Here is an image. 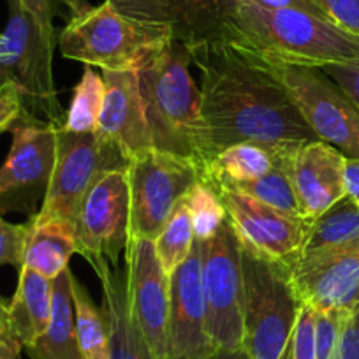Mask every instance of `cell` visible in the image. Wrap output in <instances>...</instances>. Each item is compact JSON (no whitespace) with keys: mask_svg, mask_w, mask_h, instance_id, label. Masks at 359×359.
Returning <instances> with one entry per match:
<instances>
[{"mask_svg":"<svg viewBox=\"0 0 359 359\" xmlns=\"http://www.w3.org/2000/svg\"><path fill=\"white\" fill-rule=\"evenodd\" d=\"M354 245H359V205L345 196L309 224L299 259Z\"/></svg>","mask_w":359,"mask_h":359,"instance_id":"cell-25","label":"cell"},{"mask_svg":"<svg viewBox=\"0 0 359 359\" xmlns=\"http://www.w3.org/2000/svg\"><path fill=\"white\" fill-rule=\"evenodd\" d=\"M8 312H9V302L0 298V324L8 320Z\"/></svg>","mask_w":359,"mask_h":359,"instance_id":"cell-43","label":"cell"},{"mask_svg":"<svg viewBox=\"0 0 359 359\" xmlns=\"http://www.w3.org/2000/svg\"><path fill=\"white\" fill-rule=\"evenodd\" d=\"M106 85L94 67L85 65L83 76L72 94L71 106L65 113L64 127L71 133H94L104 104Z\"/></svg>","mask_w":359,"mask_h":359,"instance_id":"cell-28","label":"cell"},{"mask_svg":"<svg viewBox=\"0 0 359 359\" xmlns=\"http://www.w3.org/2000/svg\"><path fill=\"white\" fill-rule=\"evenodd\" d=\"M25 111L20 90L13 83H0V134L13 130Z\"/></svg>","mask_w":359,"mask_h":359,"instance_id":"cell-37","label":"cell"},{"mask_svg":"<svg viewBox=\"0 0 359 359\" xmlns=\"http://www.w3.org/2000/svg\"><path fill=\"white\" fill-rule=\"evenodd\" d=\"M345 161L347 157L338 148L320 140L299 144L292 161V184L306 222L345 198Z\"/></svg>","mask_w":359,"mask_h":359,"instance_id":"cell-19","label":"cell"},{"mask_svg":"<svg viewBox=\"0 0 359 359\" xmlns=\"http://www.w3.org/2000/svg\"><path fill=\"white\" fill-rule=\"evenodd\" d=\"M203 241L169 277L168 359H206L215 352L206 326V305L201 282Z\"/></svg>","mask_w":359,"mask_h":359,"instance_id":"cell-15","label":"cell"},{"mask_svg":"<svg viewBox=\"0 0 359 359\" xmlns=\"http://www.w3.org/2000/svg\"><path fill=\"white\" fill-rule=\"evenodd\" d=\"M8 25L0 32V83L16 85L27 113L48 122H64L53 78L57 29L41 25L20 0H8Z\"/></svg>","mask_w":359,"mask_h":359,"instance_id":"cell-6","label":"cell"},{"mask_svg":"<svg viewBox=\"0 0 359 359\" xmlns=\"http://www.w3.org/2000/svg\"><path fill=\"white\" fill-rule=\"evenodd\" d=\"M57 150L50 185L37 220H58L76 229L79 206L104 172L129 168V158L97 130L71 133L57 122Z\"/></svg>","mask_w":359,"mask_h":359,"instance_id":"cell-7","label":"cell"},{"mask_svg":"<svg viewBox=\"0 0 359 359\" xmlns=\"http://www.w3.org/2000/svg\"><path fill=\"white\" fill-rule=\"evenodd\" d=\"M320 71L334 81V85L348 97L359 111V60L348 64H331L320 67Z\"/></svg>","mask_w":359,"mask_h":359,"instance_id":"cell-36","label":"cell"},{"mask_svg":"<svg viewBox=\"0 0 359 359\" xmlns=\"http://www.w3.org/2000/svg\"><path fill=\"white\" fill-rule=\"evenodd\" d=\"M201 72V169L245 141L306 143L317 140L284 86L254 55L226 41L191 50Z\"/></svg>","mask_w":359,"mask_h":359,"instance_id":"cell-1","label":"cell"},{"mask_svg":"<svg viewBox=\"0 0 359 359\" xmlns=\"http://www.w3.org/2000/svg\"><path fill=\"white\" fill-rule=\"evenodd\" d=\"M29 236L25 245L23 266L48 280H55L69 268V261L76 254V229L58 220L29 219Z\"/></svg>","mask_w":359,"mask_h":359,"instance_id":"cell-23","label":"cell"},{"mask_svg":"<svg viewBox=\"0 0 359 359\" xmlns=\"http://www.w3.org/2000/svg\"><path fill=\"white\" fill-rule=\"evenodd\" d=\"M57 122L23 111L13 127V144L0 168V215L27 213L34 217L50 185L57 150Z\"/></svg>","mask_w":359,"mask_h":359,"instance_id":"cell-11","label":"cell"},{"mask_svg":"<svg viewBox=\"0 0 359 359\" xmlns=\"http://www.w3.org/2000/svg\"><path fill=\"white\" fill-rule=\"evenodd\" d=\"M331 23L359 37V0H317Z\"/></svg>","mask_w":359,"mask_h":359,"instance_id":"cell-35","label":"cell"},{"mask_svg":"<svg viewBox=\"0 0 359 359\" xmlns=\"http://www.w3.org/2000/svg\"><path fill=\"white\" fill-rule=\"evenodd\" d=\"M23 344L11 330L9 323L0 324V359H20Z\"/></svg>","mask_w":359,"mask_h":359,"instance_id":"cell-40","label":"cell"},{"mask_svg":"<svg viewBox=\"0 0 359 359\" xmlns=\"http://www.w3.org/2000/svg\"><path fill=\"white\" fill-rule=\"evenodd\" d=\"M206 359H250L243 348H236V351H215L212 355Z\"/></svg>","mask_w":359,"mask_h":359,"instance_id":"cell-42","label":"cell"},{"mask_svg":"<svg viewBox=\"0 0 359 359\" xmlns=\"http://www.w3.org/2000/svg\"><path fill=\"white\" fill-rule=\"evenodd\" d=\"M71 269L65 268L53 280V309L50 326L43 337L23 351L30 359H83L74 327L71 296Z\"/></svg>","mask_w":359,"mask_h":359,"instance_id":"cell-24","label":"cell"},{"mask_svg":"<svg viewBox=\"0 0 359 359\" xmlns=\"http://www.w3.org/2000/svg\"><path fill=\"white\" fill-rule=\"evenodd\" d=\"M71 296L74 306V327L83 359H109V338L104 313L90 296L88 289L72 275Z\"/></svg>","mask_w":359,"mask_h":359,"instance_id":"cell-26","label":"cell"},{"mask_svg":"<svg viewBox=\"0 0 359 359\" xmlns=\"http://www.w3.org/2000/svg\"><path fill=\"white\" fill-rule=\"evenodd\" d=\"M129 238L154 241L192 185L201 180L198 165L151 148L129 162Z\"/></svg>","mask_w":359,"mask_h":359,"instance_id":"cell-10","label":"cell"},{"mask_svg":"<svg viewBox=\"0 0 359 359\" xmlns=\"http://www.w3.org/2000/svg\"><path fill=\"white\" fill-rule=\"evenodd\" d=\"M165 27L137 22L108 0L74 16L58 34L60 55L108 72L136 71L150 51L171 41Z\"/></svg>","mask_w":359,"mask_h":359,"instance_id":"cell-4","label":"cell"},{"mask_svg":"<svg viewBox=\"0 0 359 359\" xmlns=\"http://www.w3.org/2000/svg\"><path fill=\"white\" fill-rule=\"evenodd\" d=\"M247 2L266 9H296V11L309 13V15L319 16V18L330 22L323 8L317 4V0H247Z\"/></svg>","mask_w":359,"mask_h":359,"instance_id":"cell-39","label":"cell"},{"mask_svg":"<svg viewBox=\"0 0 359 359\" xmlns=\"http://www.w3.org/2000/svg\"><path fill=\"white\" fill-rule=\"evenodd\" d=\"M20 4L34 20L46 27H55L53 20L62 15V9H69L71 18H74L92 8L88 0H20Z\"/></svg>","mask_w":359,"mask_h":359,"instance_id":"cell-34","label":"cell"},{"mask_svg":"<svg viewBox=\"0 0 359 359\" xmlns=\"http://www.w3.org/2000/svg\"><path fill=\"white\" fill-rule=\"evenodd\" d=\"M53 309V280L22 266L18 287L9 302L8 323L23 348L32 345L50 326Z\"/></svg>","mask_w":359,"mask_h":359,"instance_id":"cell-22","label":"cell"},{"mask_svg":"<svg viewBox=\"0 0 359 359\" xmlns=\"http://www.w3.org/2000/svg\"><path fill=\"white\" fill-rule=\"evenodd\" d=\"M102 285V313L109 338V359H154L130 310L127 268L104 269L97 275Z\"/></svg>","mask_w":359,"mask_h":359,"instance_id":"cell-20","label":"cell"},{"mask_svg":"<svg viewBox=\"0 0 359 359\" xmlns=\"http://www.w3.org/2000/svg\"><path fill=\"white\" fill-rule=\"evenodd\" d=\"M192 245H194V229H192L191 213L184 198V201L176 206L175 212L171 213L168 222L154 240L155 254L165 277H171L175 269L189 257Z\"/></svg>","mask_w":359,"mask_h":359,"instance_id":"cell-29","label":"cell"},{"mask_svg":"<svg viewBox=\"0 0 359 359\" xmlns=\"http://www.w3.org/2000/svg\"><path fill=\"white\" fill-rule=\"evenodd\" d=\"M106 85L104 104L97 133L111 141L129 162L154 148L136 71H102Z\"/></svg>","mask_w":359,"mask_h":359,"instance_id":"cell-18","label":"cell"},{"mask_svg":"<svg viewBox=\"0 0 359 359\" xmlns=\"http://www.w3.org/2000/svg\"><path fill=\"white\" fill-rule=\"evenodd\" d=\"M192 53L185 44L165 41L137 69L141 101L155 150L201 165V90L191 76Z\"/></svg>","mask_w":359,"mask_h":359,"instance_id":"cell-3","label":"cell"},{"mask_svg":"<svg viewBox=\"0 0 359 359\" xmlns=\"http://www.w3.org/2000/svg\"><path fill=\"white\" fill-rule=\"evenodd\" d=\"M338 359H359V302L345 312Z\"/></svg>","mask_w":359,"mask_h":359,"instance_id":"cell-38","label":"cell"},{"mask_svg":"<svg viewBox=\"0 0 359 359\" xmlns=\"http://www.w3.org/2000/svg\"><path fill=\"white\" fill-rule=\"evenodd\" d=\"M185 205L191 213L194 240L198 241H208L210 238L215 236L219 227L227 219L226 208H224L217 191L203 180L196 182L191 191L187 192Z\"/></svg>","mask_w":359,"mask_h":359,"instance_id":"cell-30","label":"cell"},{"mask_svg":"<svg viewBox=\"0 0 359 359\" xmlns=\"http://www.w3.org/2000/svg\"><path fill=\"white\" fill-rule=\"evenodd\" d=\"M226 43L261 60L324 67L359 60V37L296 9H266L238 0Z\"/></svg>","mask_w":359,"mask_h":359,"instance_id":"cell-2","label":"cell"},{"mask_svg":"<svg viewBox=\"0 0 359 359\" xmlns=\"http://www.w3.org/2000/svg\"><path fill=\"white\" fill-rule=\"evenodd\" d=\"M109 4L137 22L161 25L172 41L189 48L226 41L238 0H108Z\"/></svg>","mask_w":359,"mask_h":359,"instance_id":"cell-14","label":"cell"},{"mask_svg":"<svg viewBox=\"0 0 359 359\" xmlns=\"http://www.w3.org/2000/svg\"><path fill=\"white\" fill-rule=\"evenodd\" d=\"M291 266L241 247L243 344L250 359H280L294 330L299 303Z\"/></svg>","mask_w":359,"mask_h":359,"instance_id":"cell-5","label":"cell"},{"mask_svg":"<svg viewBox=\"0 0 359 359\" xmlns=\"http://www.w3.org/2000/svg\"><path fill=\"white\" fill-rule=\"evenodd\" d=\"M302 143L245 141L217 154L201 169V180L212 187H238L269 172Z\"/></svg>","mask_w":359,"mask_h":359,"instance_id":"cell-21","label":"cell"},{"mask_svg":"<svg viewBox=\"0 0 359 359\" xmlns=\"http://www.w3.org/2000/svg\"><path fill=\"white\" fill-rule=\"evenodd\" d=\"M347 310H316V359H338V345Z\"/></svg>","mask_w":359,"mask_h":359,"instance_id":"cell-32","label":"cell"},{"mask_svg":"<svg viewBox=\"0 0 359 359\" xmlns=\"http://www.w3.org/2000/svg\"><path fill=\"white\" fill-rule=\"evenodd\" d=\"M130 191L127 169L108 171L86 192L76 220V254L101 275L118 268L129 243Z\"/></svg>","mask_w":359,"mask_h":359,"instance_id":"cell-12","label":"cell"},{"mask_svg":"<svg viewBox=\"0 0 359 359\" xmlns=\"http://www.w3.org/2000/svg\"><path fill=\"white\" fill-rule=\"evenodd\" d=\"M201 282L206 326L215 351H236L243 344V271L241 243L229 219L215 236L203 241Z\"/></svg>","mask_w":359,"mask_h":359,"instance_id":"cell-9","label":"cell"},{"mask_svg":"<svg viewBox=\"0 0 359 359\" xmlns=\"http://www.w3.org/2000/svg\"><path fill=\"white\" fill-rule=\"evenodd\" d=\"M29 229V222L11 224L0 215V266L22 268Z\"/></svg>","mask_w":359,"mask_h":359,"instance_id":"cell-33","label":"cell"},{"mask_svg":"<svg viewBox=\"0 0 359 359\" xmlns=\"http://www.w3.org/2000/svg\"><path fill=\"white\" fill-rule=\"evenodd\" d=\"M126 268L134 319L154 359H168L169 277L158 262L154 241L129 238Z\"/></svg>","mask_w":359,"mask_h":359,"instance_id":"cell-16","label":"cell"},{"mask_svg":"<svg viewBox=\"0 0 359 359\" xmlns=\"http://www.w3.org/2000/svg\"><path fill=\"white\" fill-rule=\"evenodd\" d=\"M280 359H316V310L312 306L302 305Z\"/></svg>","mask_w":359,"mask_h":359,"instance_id":"cell-31","label":"cell"},{"mask_svg":"<svg viewBox=\"0 0 359 359\" xmlns=\"http://www.w3.org/2000/svg\"><path fill=\"white\" fill-rule=\"evenodd\" d=\"M296 150L285 155L271 171L266 172L261 178L229 189L243 192V194L250 196V198L257 199V201L268 205L269 208H275L285 215L303 219L302 213H299L298 199H296L294 184H292V161H294Z\"/></svg>","mask_w":359,"mask_h":359,"instance_id":"cell-27","label":"cell"},{"mask_svg":"<svg viewBox=\"0 0 359 359\" xmlns=\"http://www.w3.org/2000/svg\"><path fill=\"white\" fill-rule=\"evenodd\" d=\"M291 277L302 305L348 310L359 302V245L298 259Z\"/></svg>","mask_w":359,"mask_h":359,"instance_id":"cell-17","label":"cell"},{"mask_svg":"<svg viewBox=\"0 0 359 359\" xmlns=\"http://www.w3.org/2000/svg\"><path fill=\"white\" fill-rule=\"evenodd\" d=\"M261 62L284 86L317 140L338 148L345 157H359V111L333 79L317 67Z\"/></svg>","mask_w":359,"mask_h":359,"instance_id":"cell-8","label":"cell"},{"mask_svg":"<svg viewBox=\"0 0 359 359\" xmlns=\"http://www.w3.org/2000/svg\"><path fill=\"white\" fill-rule=\"evenodd\" d=\"M345 196L359 205V157H347L345 161Z\"/></svg>","mask_w":359,"mask_h":359,"instance_id":"cell-41","label":"cell"},{"mask_svg":"<svg viewBox=\"0 0 359 359\" xmlns=\"http://www.w3.org/2000/svg\"><path fill=\"white\" fill-rule=\"evenodd\" d=\"M241 247L292 268L302 255L309 224L269 208L264 203L229 187H213Z\"/></svg>","mask_w":359,"mask_h":359,"instance_id":"cell-13","label":"cell"}]
</instances>
